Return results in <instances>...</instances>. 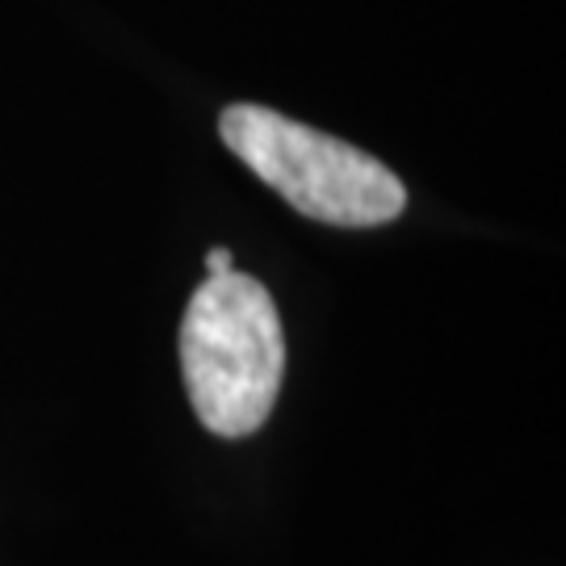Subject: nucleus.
<instances>
[{"mask_svg": "<svg viewBox=\"0 0 566 566\" xmlns=\"http://www.w3.org/2000/svg\"><path fill=\"white\" fill-rule=\"evenodd\" d=\"M177 348L189 403L214 437H252L269 420L285 378V332L256 277L240 269L206 277L185 306Z\"/></svg>", "mask_w": 566, "mask_h": 566, "instance_id": "1", "label": "nucleus"}, {"mask_svg": "<svg viewBox=\"0 0 566 566\" xmlns=\"http://www.w3.org/2000/svg\"><path fill=\"white\" fill-rule=\"evenodd\" d=\"M219 135L298 214L327 227H382L407 206L403 181L369 151L264 105H227Z\"/></svg>", "mask_w": 566, "mask_h": 566, "instance_id": "2", "label": "nucleus"}, {"mask_svg": "<svg viewBox=\"0 0 566 566\" xmlns=\"http://www.w3.org/2000/svg\"><path fill=\"white\" fill-rule=\"evenodd\" d=\"M206 269H210V277H214V273H227V269H235V264H231V252H227V248H210V252H206Z\"/></svg>", "mask_w": 566, "mask_h": 566, "instance_id": "3", "label": "nucleus"}]
</instances>
